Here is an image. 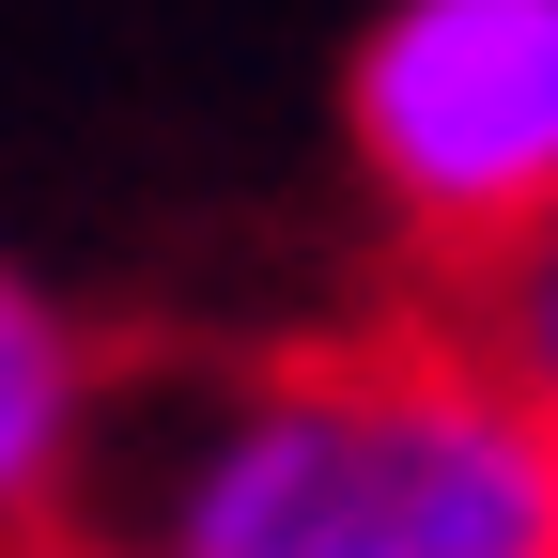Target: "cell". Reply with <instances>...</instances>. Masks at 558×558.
Listing matches in <instances>:
<instances>
[{"instance_id": "4", "label": "cell", "mask_w": 558, "mask_h": 558, "mask_svg": "<svg viewBox=\"0 0 558 558\" xmlns=\"http://www.w3.org/2000/svg\"><path fill=\"white\" fill-rule=\"evenodd\" d=\"M465 341H481V357H497V373L558 418V202H543V218H527L497 264H465Z\"/></svg>"}, {"instance_id": "1", "label": "cell", "mask_w": 558, "mask_h": 558, "mask_svg": "<svg viewBox=\"0 0 558 558\" xmlns=\"http://www.w3.org/2000/svg\"><path fill=\"white\" fill-rule=\"evenodd\" d=\"M109 558H558V418L435 341H326L156 403L94 465Z\"/></svg>"}, {"instance_id": "2", "label": "cell", "mask_w": 558, "mask_h": 558, "mask_svg": "<svg viewBox=\"0 0 558 558\" xmlns=\"http://www.w3.org/2000/svg\"><path fill=\"white\" fill-rule=\"evenodd\" d=\"M341 156L435 264H497L558 202V0H388L341 47Z\"/></svg>"}, {"instance_id": "3", "label": "cell", "mask_w": 558, "mask_h": 558, "mask_svg": "<svg viewBox=\"0 0 558 558\" xmlns=\"http://www.w3.org/2000/svg\"><path fill=\"white\" fill-rule=\"evenodd\" d=\"M94 465H109L94 326L0 248V558H32L62 512H94Z\"/></svg>"}]
</instances>
